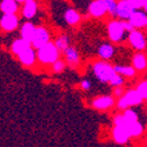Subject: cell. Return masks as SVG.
Here are the masks:
<instances>
[{
  "label": "cell",
  "instance_id": "obj_1",
  "mask_svg": "<svg viewBox=\"0 0 147 147\" xmlns=\"http://www.w3.org/2000/svg\"><path fill=\"white\" fill-rule=\"evenodd\" d=\"M36 53H38V63L44 66H52L58 59H60V51L52 41L36 50Z\"/></svg>",
  "mask_w": 147,
  "mask_h": 147
},
{
  "label": "cell",
  "instance_id": "obj_2",
  "mask_svg": "<svg viewBox=\"0 0 147 147\" xmlns=\"http://www.w3.org/2000/svg\"><path fill=\"white\" fill-rule=\"evenodd\" d=\"M92 71H93L94 77L100 82H105V84L111 81V79L117 73L114 69V66L108 64L107 61H102V60L94 63L92 66Z\"/></svg>",
  "mask_w": 147,
  "mask_h": 147
},
{
  "label": "cell",
  "instance_id": "obj_3",
  "mask_svg": "<svg viewBox=\"0 0 147 147\" xmlns=\"http://www.w3.org/2000/svg\"><path fill=\"white\" fill-rule=\"evenodd\" d=\"M142 101H144V99L140 95V93L137 91V88L136 90H128L120 99H118L117 107L119 109H121V111H125V109H127L128 107L140 105Z\"/></svg>",
  "mask_w": 147,
  "mask_h": 147
},
{
  "label": "cell",
  "instance_id": "obj_4",
  "mask_svg": "<svg viewBox=\"0 0 147 147\" xmlns=\"http://www.w3.org/2000/svg\"><path fill=\"white\" fill-rule=\"evenodd\" d=\"M125 33H126V30H125L124 25H122L121 20H112L108 22L107 35H108V39L112 42H115V44L122 42Z\"/></svg>",
  "mask_w": 147,
  "mask_h": 147
},
{
  "label": "cell",
  "instance_id": "obj_5",
  "mask_svg": "<svg viewBox=\"0 0 147 147\" xmlns=\"http://www.w3.org/2000/svg\"><path fill=\"white\" fill-rule=\"evenodd\" d=\"M51 41V33L46 27L44 26H38L35 30V34L34 38L32 40V46L35 48V50H39L40 47L45 46L46 44H48Z\"/></svg>",
  "mask_w": 147,
  "mask_h": 147
},
{
  "label": "cell",
  "instance_id": "obj_6",
  "mask_svg": "<svg viewBox=\"0 0 147 147\" xmlns=\"http://www.w3.org/2000/svg\"><path fill=\"white\" fill-rule=\"evenodd\" d=\"M128 42L137 51H144L147 46L146 38L140 30H134L128 33Z\"/></svg>",
  "mask_w": 147,
  "mask_h": 147
},
{
  "label": "cell",
  "instance_id": "obj_7",
  "mask_svg": "<svg viewBox=\"0 0 147 147\" xmlns=\"http://www.w3.org/2000/svg\"><path fill=\"white\" fill-rule=\"evenodd\" d=\"M18 59L21 63L22 66L25 67H33L35 65V63L38 61V53H36V50L31 46L27 50H25L22 53H20L18 55Z\"/></svg>",
  "mask_w": 147,
  "mask_h": 147
},
{
  "label": "cell",
  "instance_id": "obj_8",
  "mask_svg": "<svg viewBox=\"0 0 147 147\" xmlns=\"http://www.w3.org/2000/svg\"><path fill=\"white\" fill-rule=\"evenodd\" d=\"M115 100L113 95H101L98 96L95 99L92 100L91 106L94 109H98V111H106V109H109L111 107H113L115 105Z\"/></svg>",
  "mask_w": 147,
  "mask_h": 147
},
{
  "label": "cell",
  "instance_id": "obj_9",
  "mask_svg": "<svg viewBox=\"0 0 147 147\" xmlns=\"http://www.w3.org/2000/svg\"><path fill=\"white\" fill-rule=\"evenodd\" d=\"M88 13L93 18H102L108 13L105 0H93L88 5Z\"/></svg>",
  "mask_w": 147,
  "mask_h": 147
},
{
  "label": "cell",
  "instance_id": "obj_10",
  "mask_svg": "<svg viewBox=\"0 0 147 147\" xmlns=\"http://www.w3.org/2000/svg\"><path fill=\"white\" fill-rule=\"evenodd\" d=\"M0 26L4 32H13L19 26V17L18 14H3L0 19Z\"/></svg>",
  "mask_w": 147,
  "mask_h": 147
},
{
  "label": "cell",
  "instance_id": "obj_11",
  "mask_svg": "<svg viewBox=\"0 0 147 147\" xmlns=\"http://www.w3.org/2000/svg\"><path fill=\"white\" fill-rule=\"evenodd\" d=\"M128 21L132 24L136 30L144 28L147 22V13L142 9H134L132 16L128 19Z\"/></svg>",
  "mask_w": 147,
  "mask_h": 147
},
{
  "label": "cell",
  "instance_id": "obj_12",
  "mask_svg": "<svg viewBox=\"0 0 147 147\" xmlns=\"http://www.w3.org/2000/svg\"><path fill=\"white\" fill-rule=\"evenodd\" d=\"M112 138L117 144L124 145L132 138V136H131V133H129L127 127L114 126V128L112 129Z\"/></svg>",
  "mask_w": 147,
  "mask_h": 147
},
{
  "label": "cell",
  "instance_id": "obj_13",
  "mask_svg": "<svg viewBox=\"0 0 147 147\" xmlns=\"http://www.w3.org/2000/svg\"><path fill=\"white\" fill-rule=\"evenodd\" d=\"M134 8L129 4V0H118V13L117 17L121 20H128Z\"/></svg>",
  "mask_w": 147,
  "mask_h": 147
},
{
  "label": "cell",
  "instance_id": "obj_14",
  "mask_svg": "<svg viewBox=\"0 0 147 147\" xmlns=\"http://www.w3.org/2000/svg\"><path fill=\"white\" fill-rule=\"evenodd\" d=\"M38 13V3L35 0H27L22 4L21 14L25 19H32Z\"/></svg>",
  "mask_w": 147,
  "mask_h": 147
},
{
  "label": "cell",
  "instance_id": "obj_15",
  "mask_svg": "<svg viewBox=\"0 0 147 147\" xmlns=\"http://www.w3.org/2000/svg\"><path fill=\"white\" fill-rule=\"evenodd\" d=\"M31 46H32L31 42L26 41L25 39H22L20 36V38H18V39H14L13 42H12V45H11V53L13 55H16V57H18L20 53H22L24 51L27 50V48L31 47Z\"/></svg>",
  "mask_w": 147,
  "mask_h": 147
},
{
  "label": "cell",
  "instance_id": "obj_16",
  "mask_svg": "<svg viewBox=\"0 0 147 147\" xmlns=\"http://www.w3.org/2000/svg\"><path fill=\"white\" fill-rule=\"evenodd\" d=\"M35 30H36V27L32 22H30V21L24 22L21 28H20V36L22 39H25L26 41L32 42V40L34 38V34H35Z\"/></svg>",
  "mask_w": 147,
  "mask_h": 147
},
{
  "label": "cell",
  "instance_id": "obj_17",
  "mask_svg": "<svg viewBox=\"0 0 147 147\" xmlns=\"http://www.w3.org/2000/svg\"><path fill=\"white\" fill-rule=\"evenodd\" d=\"M64 19H65L67 25L76 26V25H78V24L80 22L81 16H80V13L77 9H74V8H67L64 12Z\"/></svg>",
  "mask_w": 147,
  "mask_h": 147
},
{
  "label": "cell",
  "instance_id": "obj_18",
  "mask_svg": "<svg viewBox=\"0 0 147 147\" xmlns=\"http://www.w3.org/2000/svg\"><path fill=\"white\" fill-rule=\"evenodd\" d=\"M64 54H65V60H66V63H67L69 66L76 67V66L79 64L80 57H79V52L77 51V48H76V47L69 46L67 50L64 52Z\"/></svg>",
  "mask_w": 147,
  "mask_h": 147
},
{
  "label": "cell",
  "instance_id": "obj_19",
  "mask_svg": "<svg viewBox=\"0 0 147 147\" xmlns=\"http://www.w3.org/2000/svg\"><path fill=\"white\" fill-rule=\"evenodd\" d=\"M0 9L5 14H17L19 11V3L17 0H1Z\"/></svg>",
  "mask_w": 147,
  "mask_h": 147
},
{
  "label": "cell",
  "instance_id": "obj_20",
  "mask_svg": "<svg viewBox=\"0 0 147 147\" xmlns=\"http://www.w3.org/2000/svg\"><path fill=\"white\" fill-rule=\"evenodd\" d=\"M114 52H115V48L112 44L109 42H105V44H101L98 48V55H99L102 60H109L112 59L113 55H114Z\"/></svg>",
  "mask_w": 147,
  "mask_h": 147
},
{
  "label": "cell",
  "instance_id": "obj_21",
  "mask_svg": "<svg viewBox=\"0 0 147 147\" xmlns=\"http://www.w3.org/2000/svg\"><path fill=\"white\" fill-rule=\"evenodd\" d=\"M132 66L138 72L145 71L147 68V57L141 52L136 53L132 58Z\"/></svg>",
  "mask_w": 147,
  "mask_h": 147
},
{
  "label": "cell",
  "instance_id": "obj_22",
  "mask_svg": "<svg viewBox=\"0 0 147 147\" xmlns=\"http://www.w3.org/2000/svg\"><path fill=\"white\" fill-rule=\"evenodd\" d=\"M114 69L117 73L124 76L125 78H133L138 72L133 66H129V65H115Z\"/></svg>",
  "mask_w": 147,
  "mask_h": 147
},
{
  "label": "cell",
  "instance_id": "obj_23",
  "mask_svg": "<svg viewBox=\"0 0 147 147\" xmlns=\"http://www.w3.org/2000/svg\"><path fill=\"white\" fill-rule=\"evenodd\" d=\"M128 128V131H129V133H131V136H132V138H138V137H140L141 134L144 133V125L141 124V122L138 120V121H136V122H132V124L127 127Z\"/></svg>",
  "mask_w": 147,
  "mask_h": 147
},
{
  "label": "cell",
  "instance_id": "obj_24",
  "mask_svg": "<svg viewBox=\"0 0 147 147\" xmlns=\"http://www.w3.org/2000/svg\"><path fill=\"white\" fill-rule=\"evenodd\" d=\"M54 44L60 52H65L69 47V39L67 35H60L54 40Z\"/></svg>",
  "mask_w": 147,
  "mask_h": 147
},
{
  "label": "cell",
  "instance_id": "obj_25",
  "mask_svg": "<svg viewBox=\"0 0 147 147\" xmlns=\"http://www.w3.org/2000/svg\"><path fill=\"white\" fill-rule=\"evenodd\" d=\"M124 115H125V118L127 119V121H128V124L131 125L132 122H136V121H138L139 119H138V113L134 111V109H132V108H127V109H125L124 112ZM128 127V126H127Z\"/></svg>",
  "mask_w": 147,
  "mask_h": 147
},
{
  "label": "cell",
  "instance_id": "obj_26",
  "mask_svg": "<svg viewBox=\"0 0 147 147\" xmlns=\"http://www.w3.org/2000/svg\"><path fill=\"white\" fill-rule=\"evenodd\" d=\"M107 9H108V14H111L112 17H117L118 13V0H105Z\"/></svg>",
  "mask_w": 147,
  "mask_h": 147
},
{
  "label": "cell",
  "instance_id": "obj_27",
  "mask_svg": "<svg viewBox=\"0 0 147 147\" xmlns=\"http://www.w3.org/2000/svg\"><path fill=\"white\" fill-rule=\"evenodd\" d=\"M66 60H63V59H58L55 63L51 66L52 67V72L53 73H61L64 72L65 68H66Z\"/></svg>",
  "mask_w": 147,
  "mask_h": 147
},
{
  "label": "cell",
  "instance_id": "obj_28",
  "mask_svg": "<svg viewBox=\"0 0 147 147\" xmlns=\"http://www.w3.org/2000/svg\"><path fill=\"white\" fill-rule=\"evenodd\" d=\"M111 85L112 87H119V86H122V85L125 84V77L119 74V73H115L114 77L111 79V81L108 82Z\"/></svg>",
  "mask_w": 147,
  "mask_h": 147
},
{
  "label": "cell",
  "instance_id": "obj_29",
  "mask_svg": "<svg viewBox=\"0 0 147 147\" xmlns=\"http://www.w3.org/2000/svg\"><path fill=\"white\" fill-rule=\"evenodd\" d=\"M137 91L140 93V95L142 96L144 100H147V80H142L138 84Z\"/></svg>",
  "mask_w": 147,
  "mask_h": 147
},
{
  "label": "cell",
  "instance_id": "obj_30",
  "mask_svg": "<svg viewBox=\"0 0 147 147\" xmlns=\"http://www.w3.org/2000/svg\"><path fill=\"white\" fill-rule=\"evenodd\" d=\"M146 1L147 0H129V4L132 5V7L134 9H141V8H144Z\"/></svg>",
  "mask_w": 147,
  "mask_h": 147
},
{
  "label": "cell",
  "instance_id": "obj_31",
  "mask_svg": "<svg viewBox=\"0 0 147 147\" xmlns=\"http://www.w3.org/2000/svg\"><path fill=\"white\" fill-rule=\"evenodd\" d=\"M126 93V91H125V88L122 87V86H119V87H114V90H113V96L114 98H117V99H120V98L122 96Z\"/></svg>",
  "mask_w": 147,
  "mask_h": 147
},
{
  "label": "cell",
  "instance_id": "obj_32",
  "mask_svg": "<svg viewBox=\"0 0 147 147\" xmlns=\"http://www.w3.org/2000/svg\"><path fill=\"white\" fill-rule=\"evenodd\" d=\"M91 87H92V82H91L90 80H87V79L81 80V82H80V88H81L82 91H90Z\"/></svg>",
  "mask_w": 147,
  "mask_h": 147
},
{
  "label": "cell",
  "instance_id": "obj_33",
  "mask_svg": "<svg viewBox=\"0 0 147 147\" xmlns=\"http://www.w3.org/2000/svg\"><path fill=\"white\" fill-rule=\"evenodd\" d=\"M122 21V25H124V27H125V30H126V32H132V31H134V30H136V28H134L133 27V25H132V24L128 21V20H121Z\"/></svg>",
  "mask_w": 147,
  "mask_h": 147
},
{
  "label": "cell",
  "instance_id": "obj_34",
  "mask_svg": "<svg viewBox=\"0 0 147 147\" xmlns=\"http://www.w3.org/2000/svg\"><path fill=\"white\" fill-rule=\"evenodd\" d=\"M17 1H18L19 4H24V3H25V1H27V0H17Z\"/></svg>",
  "mask_w": 147,
  "mask_h": 147
},
{
  "label": "cell",
  "instance_id": "obj_35",
  "mask_svg": "<svg viewBox=\"0 0 147 147\" xmlns=\"http://www.w3.org/2000/svg\"><path fill=\"white\" fill-rule=\"evenodd\" d=\"M144 11H145V12H146V13H147V1H146L145 6H144Z\"/></svg>",
  "mask_w": 147,
  "mask_h": 147
},
{
  "label": "cell",
  "instance_id": "obj_36",
  "mask_svg": "<svg viewBox=\"0 0 147 147\" xmlns=\"http://www.w3.org/2000/svg\"><path fill=\"white\" fill-rule=\"evenodd\" d=\"M145 28H146V31H147V22H146V26H145Z\"/></svg>",
  "mask_w": 147,
  "mask_h": 147
}]
</instances>
